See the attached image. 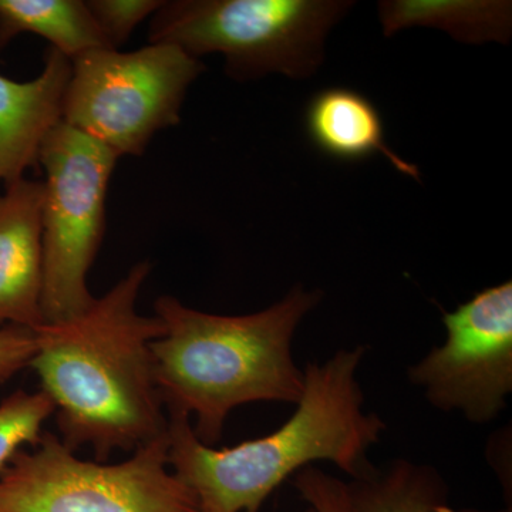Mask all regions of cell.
Segmentation results:
<instances>
[{
    "label": "cell",
    "mask_w": 512,
    "mask_h": 512,
    "mask_svg": "<svg viewBox=\"0 0 512 512\" xmlns=\"http://www.w3.org/2000/svg\"><path fill=\"white\" fill-rule=\"evenodd\" d=\"M72 62L49 47L42 73L30 82L0 74V183L9 185L40 167V151L62 121Z\"/></svg>",
    "instance_id": "cell-10"
},
{
    "label": "cell",
    "mask_w": 512,
    "mask_h": 512,
    "mask_svg": "<svg viewBox=\"0 0 512 512\" xmlns=\"http://www.w3.org/2000/svg\"><path fill=\"white\" fill-rule=\"evenodd\" d=\"M366 346L340 349L306 365L305 389L279 429L237 446L201 443L187 417H168V464L192 491L201 512H259L288 478L318 461L359 480L376 467L367 453L387 424L365 410L359 382Z\"/></svg>",
    "instance_id": "cell-2"
},
{
    "label": "cell",
    "mask_w": 512,
    "mask_h": 512,
    "mask_svg": "<svg viewBox=\"0 0 512 512\" xmlns=\"http://www.w3.org/2000/svg\"><path fill=\"white\" fill-rule=\"evenodd\" d=\"M43 181L20 178L0 194V328L35 330L45 323Z\"/></svg>",
    "instance_id": "cell-9"
},
{
    "label": "cell",
    "mask_w": 512,
    "mask_h": 512,
    "mask_svg": "<svg viewBox=\"0 0 512 512\" xmlns=\"http://www.w3.org/2000/svg\"><path fill=\"white\" fill-rule=\"evenodd\" d=\"M204 69L168 43L89 50L72 60L62 121L119 157L143 156L158 131L180 123L188 89Z\"/></svg>",
    "instance_id": "cell-6"
},
{
    "label": "cell",
    "mask_w": 512,
    "mask_h": 512,
    "mask_svg": "<svg viewBox=\"0 0 512 512\" xmlns=\"http://www.w3.org/2000/svg\"><path fill=\"white\" fill-rule=\"evenodd\" d=\"M355 2L346 0H170L154 13L148 43H168L200 60L224 56L239 82L266 74L308 79L325 59L333 26Z\"/></svg>",
    "instance_id": "cell-4"
},
{
    "label": "cell",
    "mask_w": 512,
    "mask_h": 512,
    "mask_svg": "<svg viewBox=\"0 0 512 512\" xmlns=\"http://www.w3.org/2000/svg\"><path fill=\"white\" fill-rule=\"evenodd\" d=\"M383 33L424 26L463 43L503 42L511 36V2L487 0H390L379 3Z\"/></svg>",
    "instance_id": "cell-12"
},
{
    "label": "cell",
    "mask_w": 512,
    "mask_h": 512,
    "mask_svg": "<svg viewBox=\"0 0 512 512\" xmlns=\"http://www.w3.org/2000/svg\"><path fill=\"white\" fill-rule=\"evenodd\" d=\"M305 128L313 146L325 156L355 163L379 154L400 173L420 180L417 165L407 163L387 144L382 116L375 104L356 90H320L306 106Z\"/></svg>",
    "instance_id": "cell-11"
},
{
    "label": "cell",
    "mask_w": 512,
    "mask_h": 512,
    "mask_svg": "<svg viewBox=\"0 0 512 512\" xmlns=\"http://www.w3.org/2000/svg\"><path fill=\"white\" fill-rule=\"evenodd\" d=\"M446 342L407 370L413 386L444 413L493 423L512 393V282L476 293L443 315Z\"/></svg>",
    "instance_id": "cell-8"
},
{
    "label": "cell",
    "mask_w": 512,
    "mask_h": 512,
    "mask_svg": "<svg viewBox=\"0 0 512 512\" xmlns=\"http://www.w3.org/2000/svg\"><path fill=\"white\" fill-rule=\"evenodd\" d=\"M2 384V383H0ZM55 416V404L42 390L19 389L0 403V471L25 446L35 447L43 427Z\"/></svg>",
    "instance_id": "cell-15"
},
{
    "label": "cell",
    "mask_w": 512,
    "mask_h": 512,
    "mask_svg": "<svg viewBox=\"0 0 512 512\" xmlns=\"http://www.w3.org/2000/svg\"><path fill=\"white\" fill-rule=\"evenodd\" d=\"M36 353L35 332L19 326L0 328V383L30 366Z\"/></svg>",
    "instance_id": "cell-18"
},
{
    "label": "cell",
    "mask_w": 512,
    "mask_h": 512,
    "mask_svg": "<svg viewBox=\"0 0 512 512\" xmlns=\"http://www.w3.org/2000/svg\"><path fill=\"white\" fill-rule=\"evenodd\" d=\"M303 512H315V510H313V508H311V507H308V508H306V510H305V511H303Z\"/></svg>",
    "instance_id": "cell-19"
},
{
    "label": "cell",
    "mask_w": 512,
    "mask_h": 512,
    "mask_svg": "<svg viewBox=\"0 0 512 512\" xmlns=\"http://www.w3.org/2000/svg\"><path fill=\"white\" fill-rule=\"evenodd\" d=\"M22 33L43 37L70 62L89 50L110 49L82 0H0V52Z\"/></svg>",
    "instance_id": "cell-13"
},
{
    "label": "cell",
    "mask_w": 512,
    "mask_h": 512,
    "mask_svg": "<svg viewBox=\"0 0 512 512\" xmlns=\"http://www.w3.org/2000/svg\"><path fill=\"white\" fill-rule=\"evenodd\" d=\"M119 156L60 121L40 151L45 323L82 315L94 296L87 276L106 232V201Z\"/></svg>",
    "instance_id": "cell-7"
},
{
    "label": "cell",
    "mask_w": 512,
    "mask_h": 512,
    "mask_svg": "<svg viewBox=\"0 0 512 512\" xmlns=\"http://www.w3.org/2000/svg\"><path fill=\"white\" fill-rule=\"evenodd\" d=\"M168 431V430H167ZM0 512H201L168 464V436L127 460H83L56 434L22 448L0 471Z\"/></svg>",
    "instance_id": "cell-5"
},
{
    "label": "cell",
    "mask_w": 512,
    "mask_h": 512,
    "mask_svg": "<svg viewBox=\"0 0 512 512\" xmlns=\"http://www.w3.org/2000/svg\"><path fill=\"white\" fill-rule=\"evenodd\" d=\"M356 512H454L450 488L437 468L397 458L369 476L350 480Z\"/></svg>",
    "instance_id": "cell-14"
},
{
    "label": "cell",
    "mask_w": 512,
    "mask_h": 512,
    "mask_svg": "<svg viewBox=\"0 0 512 512\" xmlns=\"http://www.w3.org/2000/svg\"><path fill=\"white\" fill-rule=\"evenodd\" d=\"M151 271L150 262H138L82 315L33 330L29 367L55 404L59 439L74 453L90 447L107 461L113 451L133 453L167 434L151 357L164 326L137 311Z\"/></svg>",
    "instance_id": "cell-1"
},
{
    "label": "cell",
    "mask_w": 512,
    "mask_h": 512,
    "mask_svg": "<svg viewBox=\"0 0 512 512\" xmlns=\"http://www.w3.org/2000/svg\"><path fill=\"white\" fill-rule=\"evenodd\" d=\"M161 0H87L86 5L110 49L126 45L140 23L153 18Z\"/></svg>",
    "instance_id": "cell-16"
},
{
    "label": "cell",
    "mask_w": 512,
    "mask_h": 512,
    "mask_svg": "<svg viewBox=\"0 0 512 512\" xmlns=\"http://www.w3.org/2000/svg\"><path fill=\"white\" fill-rule=\"evenodd\" d=\"M322 298V291L298 285L264 311L215 315L160 296L154 316L164 332L151 343V357L168 417H194L197 439L215 447L238 407L295 406L305 389V372L293 357V338Z\"/></svg>",
    "instance_id": "cell-3"
},
{
    "label": "cell",
    "mask_w": 512,
    "mask_h": 512,
    "mask_svg": "<svg viewBox=\"0 0 512 512\" xmlns=\"http://www.w3.org/2000/svg\"><path fill=\"white\" fill-rule=\"evenodd\" d=\"M292 484L315 512H356L350 500L348 483L330 476L322 468H303L292 477Z\"/></svg>",
    "instance_id": "cell-17"
}]
</instances>
